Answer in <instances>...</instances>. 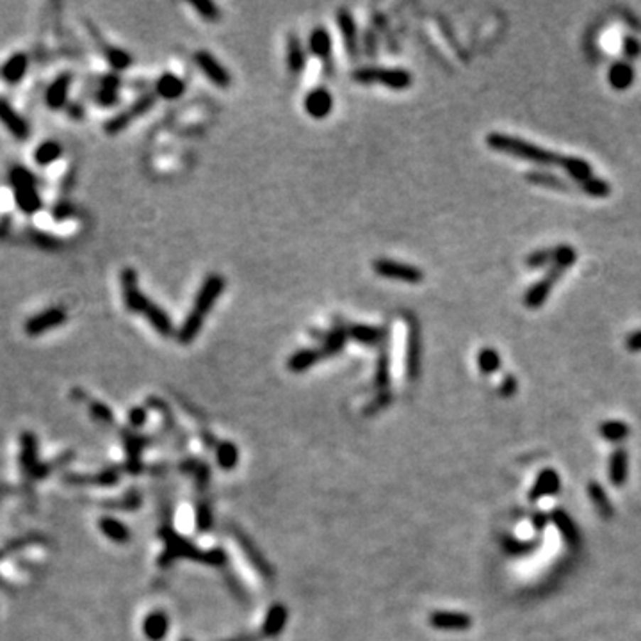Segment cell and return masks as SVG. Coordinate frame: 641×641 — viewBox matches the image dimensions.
Segmentation results:
<instances>
[{"instance_id": "1", "label": "cell", "mask_w": 641, "mask_h": 641, "mask_svg": "<svg viewBox=\"0 0 641 641\" xmlns=\"http://www.w3.org/2000/svg\"><path fill=\"white\" fill-rule=\"evenodd\" d=\"M488 144H490L492 148H495V150L513 153L517 155V157L533 161V163L547 164V166H561L563 170L569 171L573 178L583 182V188L586 189L590 195L593 196L609 195V185L605 184V182L597 181V178L591 177L590 164L581 161V158L554 153V151L534 146V144L526 143V141L519 139V137L506 136V134H490V136H488Z\"/></svg>"}, {"instance_id": "2", "label": "cell", "mask_w": 641, "mask_h": 641, "mask_svg": "<svg viewBox=\"0 0 641 641\" xmlns=\"http://www.w3.org/2000/svg\"><path fill=\"white\" fill-rule=\"evenodd\" d=\"M225 278L221 274H210L205 278V281L200 287L198 294H196L195 305H193L191 312H189L188 319L182 323V326L178 328V340L181 344H191L196 339L200 332H202V326L205 323V317L209 316V312L212 310V306L216 305L217 298L221 296V292L225 291Z\"/></svg>"}, {"instance_id": "3", "label": "cell", "mask_w": 641, "mask_h": 641, "mask_svg": "<svg viewBox=\"0 0 641 641\" xmlns=\"http://www.w3.org/2000/svg\"><path fill=\"white\" fill-rule=\"evenodd\" d=\"M9 184L13 188L16 207L23 214L33 216V214L40 212L41 207H43V200H41L40 191H38L36 178H34V175L26 166L16 164V166L11 168V171H9Z\"/></svg>"}, {"instance_id": "4", "label": "cell", "mask_w": 641, "mask_h": 641, "mask_svg": "<svg viewBox=\"0 0 641 641\" xmlns=\"http://www.w3.org/2000/svg\"><path fill=\"white\" fill-rule=\"evenodd\" d=\"M576 260V253H573L572 248H566V246H561V248L556 249V259H554V266L552 269L549 271L547 276L544 278L542 281H538L533 289L526 294V305L527 306H538L545 301L547 294L551 292L552 285L556 284L559 276H561L563 271L570 266V264Z\"/></svg>"}, {"instance_id": "5", "label": "cell", "mask_w": 641, "mask_h": 641, "mask_svg": "<svg viewBox=\"0 0 641 641\" xmlns=\"http://www.w3.org/2000/svg\"><path fill=\"white\" fill-rule=\"evenodd\" d=\"M353 80L360 84L379 82L390 90H406L411 84V75L406 70L401 68H378V66H365L353 72Z\"/></svg>"}, {"instance_id": "6", "label": "cell", "mask_w": 641, "mask_h": 641, "mask_svg": "<svg viewBox=\"0 0 641 641\" xmlns=\"http://www.w3.org/2000/svg\"><path fill=\"white\" fill-rule=\"evenodd\" d=\"M68 320V312L63 306H48L23 323V332L29 337H40L50 330L59 328Z\"/></svg>"}, {"instance_id": "7", "label": "cell", "mask_w": 641, "mask_h": 641, "mask_svg": "<svg viewBox=\"0 0 641 641\" xmlns=\"http://www.w3.org/2000/svg\"><path fill=\"white\" fill-rule=\"evenodd\" d=\"M119 280H122V294L125 308L130 310V312L143 316L151 301L146 298V294L141 292L139 285H137V273L132 267H125V269L122 271Z\"/></svg>"}, {"instance_id": "8", "label": "cell", "mask_w": 641, "mask_h": 641, "mask_svg": "<svg viewBox=\"0 0 641 641\" xmlns=\"http://www.w3.org/2000/svg\"><path fill=\"white\" fill-rule=\"evenodd\" d=\"M372 267H375L376 274L389 278V280L408 281V284H419V281L424 280V273L419 267L410 266V264L396 262V260L378 259L375 260Z\"/></svg>"}, {"instance_id": "9", "label": "cell", "mask_w": 641, "mask_h": 641, "mask_svg": "<svg viewBox=\"0 0 641 641\" xmlns=\"http://www.w3.org/2000/svg\"><path fill=\"white\" fill-rule=\"evenodd\" d=\"M153 104H155L153 95H144L139 100L134 102V104L130 105V109H126V111L119 112L118 116L109 119V122L105 123V132H107L109 136H116V134L123 132L134 119H137L139 116H143L144 112L150 111V109L153 107Z\"/></svg>"}, {"instance_id": "10", "label": "cell", "mask_w": 641, "mask_h": 641, "mask_svg": "<svg viewBox=\"0 0 641 641\" xmlns=\"http://www.w3.org/2000/svg\"><path fill=\"white\" fill-rule=\"evenodd\" d=\"M0 123L6 126L9 134H11L15 139L26 141L31 136V126L26 122L22 114L6 100L4 97H0Z\"/></svg>"}, {"instance_id": "11", "label": "cell", "mask_w": 641, "mask_h": 641, "mask_svg": "<svg viewBox=\"0 0 641 641\" xmlns=\"http://www.w3.org/2000/svg\"><path fill=\"white\" fill-rule=\"evenodd\" d=\"M195 63L200 66V68H202V72L205 73L207 79L212 80L217 87H223V90L225 87H230V84H232L230 73L227 72V68H225V66L221 65V63L217 61L212 54H209V52H205V50L196 52Z\"/></svg>"}, {"instance_id": "12", "label": "cell", "mask_w": 641, "mask_h": 641, "mask_svg": "<svg viewBox=\"0 0 641 641\" xmlns=\"http://www.w3.org/2000/svg\"><path fill=\"white\" fill-rule=\"evenodd\" d=\"M308 48L317 59L323 61L326 73L332 75L333 61H332V36L325 27H316L308 36Z\"/></svg>"}, {"instance_id": "13", "label": "cell", "mask_w": 641, "mask_h": 641, "mask_svg": "<svg viewBox=\"0 0 641 641\" xmlns=\"http://www.w3.org/2000/svg\"><path fill=\"white\" fill-rule=\"evenodd\" d=\"M333 109V97L326 87H316L305 97V111L313 119L328 118Z\"/></svg>"}, {"instance_id": "14", "label": "cell", "mask_w": 641, "mask_h": 641, "mask_svg": "<svg viewBox=\"0 0 641 641\" xmlns=\"http://www.w3.org/2000/svg\"><path fill=\"white\" fill-rule=\"evenodd\" d=\"M73 77L70 73H61V75L55 77L52 80L50 86L45 91V104L52 111H58V109L65 107L68 104V95L70 87H72Z\"/></svg>"}, {"instance_id": "15", "label": "cell", "mask_w": 641, "mask_h": 641, "mask_svg": "<svg viewBox=\"0 0 641 641\" xmlns=\"http://www.w3.org/2000/svg\"><path fill=\"white\" fill-rule=\"evenodd\" d=\"M408 325V339H406V371L408 378L415 379L419 376V365H421V340H419V326L415 319L406 316Z\"/></svg>"}, {"instance_id": "16", "label": "cell", "mask_w": 641, "mask_h": 641, "mask_svg": "<svg viewBox=\"0 0 641 641\" xmlns=\"http://www.w3.org/2000/svg\"><path fill=\"white\" fill-rule=\"evenodd\" d=\"M87 27H90L91 36L95 38V41H97L98 47H100L102 54H104V58H105V61L109 63V66H111L112 70H116V72H122V70L129 68V66L132 65V55L126 54V52L122 50V48L112 47V45H107V41H104V38H102L100 34H98V31L95 29V27L91 26L90 22H87Z\"/></svg>"}, {"instance_id": "17", "label": "cell", "mask_w": 641, "mask_h": 641, "mask_svg": "<svg viewBox=\"0 0 641 641\" xmlns=\"http://www.w3.org/2000/svg\"><path fill=\"white\" fill-rule=\"evenodd\" d=\"M337 26H339L340 34L344 38L348 54L351 55V59H358V31L353 15L348 9H339L337 11Z\"/></svg>"}, {"instance_id": "18", "label": "cell", "mask_w": 641, "mask_h": 641, "mask_svg": "<svg viewBox=\"0 0 641 641\" xmlns=\"http://www.w3.org/2000/svg\"><path fill=\"white\" fill-rule=\"evenodd\" d=\"M559 485H561V481H559L558 472L554 468H545V470H542L538 474L537 481H534L533 488L529 492V499L533 502H537L540 499L547 497V495L558 494Z\"/></svg>"}, {"instance_id": "19", "label": "cell", "mask_w": 641, "mask_h": 641, "mask_svg": "<svg viewBox=\"0 0 641 641\" xmlns=\"http://www.w3.org/2000/svg\"><path fill=\"white\" fill-rule=\"evenodd\" d=\"M27 68H29V55L26 52H16L9 55L6 63L0 66V77L8 84H18L26 77Z\"/></svg>"}, {"instance_id": "20", "label": "cell", "mask_w": 641, "mask_h": 641, "mask_svg": "<svg viewBox=\"0 0 641 641\" xmlns=\"http://www.w3.org/2000/svg\"><path fill=\"white\" fill-rule=\"evenodd\" d=\"M429 623L440 630H467L470 629L472 618L463 613L435 611L429 616Z\"/></svg>"}, {"instance_id": "21", "label": "cell", "mask_w": 641, "mask_h": 641, "mask_svg": "<svg viewBox=\"0 0 641 641\" xmlns=\"http://www.w3.org/2000/svg\"><path fill=\"white\" fill-rule=\"evenodd\" d=\"M119 77L116 73H109L100 79V86H98L97 95H95V102L102 107H112V105L118 104V90H119Z\"/></svg>"}, {"instance_id": "22", "label": "cell", "mask_w": 641, "mask_h": 641, "mask_svg": "<svg viewBox=\"0 0 641 641\" xmlns=\"http://www.w3.org/2000/svg\"><path fill=\"white\" fill-rule=\"evenodd\" d=\"M22 468L27 475H33V478H43L45 475L41 467H38L36 438H34L33 433H23L22 435Z\"/></svg>"}, {"instance_id": "23", "label": "cell", "mask_w": 641, "mask_h": 641, "mask_svg": "<svg viewBox=\"0 0 641 641\" xmlns=\"http://www.w3.org/2000/svg\"><path fill=\"white\" fill-rule=\"evenodd\" d=\"M348 337L364 346H378L385 339V330L382 326L371 325H350L348 326Z\"/></svg>"}, {"instance_id": "24", "label": "cell", "mask_w": 641, "mask_h": 641, "mask_svg": "<svg viewBox=\"0 0 641 641\" xmlns=\"http://www.w3.org/2000/svg\"><path fill=\"white\" fill-rule=\"evenodd\" d=\"M185 82L175 73H163L155 84V93L164 100H177L184 95Z\"/></svg>"}, {"instance_id": "25", "label": "cell", "mask_w": 641, "mask_h": 641, "mask_svg": "<svg viewBox=\"0 0 641 641\" xmlns=\"http://www.w3.org/2000/svg\"><path fill=\"white\" fill-rule=\"evenodd\" d=\"M146 317V320L151 325V328L157 333H161L163 337H171L175 333L173 320L170 319V316L166 313V310L161 308L155 303H150V306L146 308V312L143 313Z\"/></svg>"}, {"instance_id": "26", "label": "cell", "mask_w": 641, "mask_h": 641, "mask_svg": "<svg viewBox=\"0 0 641 641\" xmlns=\"http://www.w3.org/2000/svg\"><path fill=\"white\" fill-rule=\"evenodd\" d=\"M306 65V52L303 48L298 36L291 34L287 40V66L292 75H298L303 72Z\"/></svg>"}, {"instance_id": "27", "label": "cell", "mask_w": 641, "mask_h": 641, "mask_svg": "<svg viewBox=\"0 0 641 641\" xmlns=\"http://www.w3.org/2000/svg\"><path fill=\"white\" fill-rule=\"evenodd\" d=\"M551 519H552V522L556 524V527L559 529V533L563 534V538L566 540V544H569L570 547H577L581 542V534H579V531H577L573 520L570 519V517L566 515L563 510H554Z\"/></svg>"}, {"instance_id": "28", "label": "cell", "mask_w": 641, "mask_h": 641, "mask_svg": "<svg viewBox=\"0 0 641 641\" xmlns=\"http://www.w3.org/2000/svg\"><path fill=\"white\" fill-rule=\"evenodd\" d=\"M627 468H629V454L623 449H616L609 460V479L615 487H622L625 483Z\"/></svg>"}, {"instance_id": "29", "label": "cell", "mask_w": 641, "mask_h": 641, "mask_svg": "<svg viewBox=\"0 0 641 641\" xmlns=\"http://www.w3.org/2000/svg\"><path fill=\"white\" fill-rule=\"evenodd\" d=\"M323 358H325L323 351L308 348V350L296 351V353L289 358L287 365L292 372H303L306 371V369L312 367V365H316L319 360H323Z\"/></svg>"}, {"instance_id": "30", "label": "cell", "mask_w": 641, "mask_h": 641, "mask_svg": "<svg viewBox=\"0 0 641 641\" xmlns=\"http://www.w3.org/2000/svg\"><path fill=\"white\" fill-rule=\"evenodd\" d=\"M63 155V146L61 143L54 139H48L40 143V146L34 150V161H36L38 166H50L52 163H55L59 157Z\"/></svg>"}, {"instance_id": "31", "label": "cell", "mask_w": 641, "mask_h": 641, "mask_svg": "<svg viewBox=\"0 0 641 641\" xmlns=\"http://www.w3.org/2000/svg\"><path fill=\"white\" fill-rule=\"evenodd\" d=\"M348 339H350V337H348V330L343 328V326H337V328L330 330L325 337V344L320 348L325 358H330L333 357V355L340 353V351L344 350V346H346Z\"/></svg>"}, {"instance_id": "32", "label": "cell", "mask_w": 641, "mask_h": 641, "mask_svg": "<svg viewBox=\"0 0 641 641\" xmlns=\"http://www.w3.org/2000/svg\"><path fill=\"white\" fill-rule=\"evenodd\" d=\"M144 634H146L150 640L158 641L163 640L164 634L168 630V618L164 613H151L146 620H144Z\"/></svg>"}, {"instance_id": "33", "label": "cell", "mask_w": 641, "mask_h": 641, "mask_svg": "<svg viewBox=\"0 0 641 641\" xmlns=\"http://www.w3.org/2000/svg\"><path fill=\"white\" fill-rule=\"evenodd\" d=\"M588 494H590V497H591V501H593L595 508L598 510V513H600V515L604 517V519H609V517H613V506H611V502H609L608 495H605L604 488H602L600 485L595 483V481H591V483L588 485Z\"/></svg>"}, {"instance_id": "34", "label": "cell", "mask_w": 641, "mask_h": 641, "mask_svg": "<svg viewBox=\"0 0 641 641\" xmlns=\"http://www.w3.org/2000/svg\"><path fill=\"white\" fill-rule=\"evenodd\" d=\"M285 622H287V609L281 608V605H274L267 613V618L264 622V632L267 636H274V634H278L284 629Z\"/></svg>"}, {"instance_id": "35", "label": "cell", "mask_w": 641, "mask_h": 641, "mask_svg": "<svg viewBox=\"0 0 641 641\" xmlns=\"http://www.w3.org/2000/svg\"><path fill=\"white\" fill-rule=\"evenodd\" d=\"M29 239L34 246L45 249V252H55V249H59L63 246L61 239L55 237V235H52V234H48V232L31 230Z\"/></svg>"}, {"instance_id": "36", "label": "cell", "mask_w": 641, "mask_h": 641, "mask_svg": "<svg viewBox=\"0 0 641 641\" xmlns=\"http://www.w3.org/2000/svg\"><path fill=\"white\" fill-rule=\"evenodd\" d=\"M100 529L105 537L111 538V540H114V542H118V544H123V542H126V538H129V531H126V527L114 519L102 520Z\"/></svg>"}, {"instance_id": "37", "label": "cell", "mask_w": 641, "mask_h": 641, "mask_svg": "<svg viewBox=\"0 0 641 641\" xmlns=\"http://www.w3.org/2000/svg\"><path fill=\"white\" fill-rule=\"evenodd\" d=\"M629 433L630 429L625 422L609 421L600 426V435L604 436V438L611 440V442H620V440H623L625 436H629Z\"/></svg>"}, {"instance_id": "38", "label": "cell", "mask_w": 641, "mask_h": 641, "mask_svg": "<svg viewBox=\"0 0 641 641\" xmlns=\"http://www.w3.org/2000/svg\"><path fill=\"white\" fill-rule=\"evenodd\" d=\"M191 8L203 20H207V22H217L221 18L220 8L216 4H212V2H205V0H202V2H191Z\"/></svg>"}, {"instance_id": "39", "label": "cell", "mask_w": 641, "mask_h": 641, "mask_svg": "<svg viewBox=\"0 0 641 641\" xmlns=\"http://www.w3.org/2000/svg\"><path fill=\"white\" fill-rule=\"evenodd\" d=\"M478 364H479V369H481V371L490 375V372L497 371V369L501 367V358L497 357V353H495L494 350H483L481 353H479Z\"/></svg>"}, {"instance_id": "40", "label": "cell", "mask_w": 641, "mask_h": 641, "mask_svg": "<svg viewBox=\"0 0 641 641\" xmlns=\"http://www.w3.org/2000/svg\"><path fill=\"white\" fill-rule=\"evenodd\" d=\"M389 355L385 350H382L378 358V367H376V387L379 390H387L389 387Z\"/></svg>"}, {"instance_id": "41", "label": "cell", "mask_w": 641, "mask_h": 641, "mask_svg": "<svg viewBox=\"0 0 641 641\" xmlns=\"http://www.w3.org/2000/svg\"><path fill=\"white\" fill-rule=\"evenodd\" d=\"M217 460L223 468H232L237 463V449L232 443H223V446L217 449Z\"/></svg>"}, {"instance_id": "42", "label": "cell", "mask_w": 641, "mask_h": 641, "mask_svg": "<svg viewBox=\"0 0 641 641\" xmlns=\"http://www.w3.org/2000/svg\"><path fill=\"white\" fill-rule=\"evenodd\" d=\"M611 82L616 87H625L630 82V68L625 65H618L611 70Z\"/></svg>"}, {"instance_id": "43", "label": "cell", "mask_w": 641, "mask_h": 641, "mask_svg": "<svg viewBox=\"0 0 641 641\" xmlns=\"http://www.w3.org/2000/svg\"><path fill=\"white\" fill-rule=\"evenodd\" d=\"M90 411H91V415H93V419H97V421L112 422L111 410H109L104 403H91Z\"/></svg>"}, {"instance_id": "44", "label": "cell", "mask_w": 641, "mask_h": 641, "mask_svg": "<svg viewBox=\"0 0 641 641\" xmlns=\"http://www.w3.org/2000/svg\"><path fill=\"white\" fill-rule=\"evenodd\" d=\"M556 259V249H544V252H538V253H534V255H531L529 259H527V264H529L531 267H537V266H542V264H545V262H551V260H554Z\"/></svg>"}, {"instance_id": "45", "label": "cell", "mask_w": 641, "mask_h": 641, "mask_svg": "<svg viewBox=\"0 0 641 641\" xmlns=\"http://www.w3.org/2000/svg\"><path fill=\"white\" fill-rule=\"evenodd\" d=\"M73 212H75V209H73L72 203L59 202V203H55L54 210H52V216H54V220L63 221V220H68V217H72Z\"/></svg>"}, {"instance_id": "46", "label": "cell", "mask_w": 641, "mask_h": 641, "mask_svg": "<svg viewBox=\"0 0 641 641\" xmlns=\"http://www.w3.org/2000/svg\"><path fill=\"white\" fill-rule=\"evenodd\" d=\"M534 545L537 544H519V542L517 540H506L505 542V547L508 549L510 552H522V551H529V549H533Z\"/></svg>"}, {"instance_id": "47", "label": "cell", "mask_w": 641, "mask_h": 641, "mask_svg": "<svg viewBox=\"0 0 641 641\" xmlns=\"http://www.w3.org/2000/svg\"><path fill=\"white\" fill-rule=\"evenodd\" d=\"M144 421H146V411H144V408H134V410L130 411V424L132 426H141Z\"/></svg>"}, {"instance_id": "48", "label": "cell", "mask_w": 641, "mask_h": 641, "mask_svg": "<svg viewBox=\"0 0 641 641\" xmlns=\"http://www.w3.org/2000/svg\"><path fill=\"white\" fill-rule=\"evenodd\" d=\"M625 346H627V350H630V351H641V332H636V333H632V335L627 337Z\"/></svg>"}, {"instance_id": "49", "label": "cell", "mask_w": 641, "mask_h": 641, "mask_svg": "<svg viewBox=\"0 0 641 641\" xmlns=\"http://www.w3.org/2000/svg\"><path fill=\"white\" fill-rule=\"evenodd\" d=\"M198 529H207L210 526V513L205 508L198 510Z\"/></svg>"}, {"instance_id": "50", "label": "cell", "mask_w": 641, "mask_h": 641, "mask_svg": "<svg viewBox=\"0 0 641 641\" xmlns=\"http://www.w3.org/2000/svg\"><path fill=\"white\" fill-rule=\"evenodd\" d=\"M502 389H501V392L505 394V396H510V394H513L515 392V389H517V382H515V378H512V376H508V378L505 379V382H502Z\"/></svg>"}, {"instance_id": "51", "label": "cell", "mask_w": 641, "mask_h": 641, "mask_svg": "<svg viewBox=\"0 0 641 641\" xmlns=\"http://www.w3.org/2000/svg\"><path fill=\"white\" fill-rule=\"evenodd\" d=\"M9 228H11V220H9L8 216L0 217V239L4 237L6 234H8Z\"/></svg>"}, {"instance_id": "52", "label": "cell", "mask_w": 641, "mask_h": 641, "mask_svg": "<svg viewBox=\"0 0 641 641\" xmlns=\"http://www.w3.org/2000/svg\"><path fill=\"white\" fill-rule=\"evenodd\" d=\"M545 524H547V519H544L542 515L534 517V526H537V529H544Z\"/></svg>"}, {"instance_id": "53", "label": "cell", "mask_w": 641, "mask_h": 641, "mask_svg": "<svg viewBox=\"0 0 641 641\" xmlns=\"http://www.w3.org/2000/svg\"><path fill=\"white\" fill-rule=\"evenodd\" d=\"M235 641H253V637H241V640H235Z\"/></svg>"}]
</instances>
